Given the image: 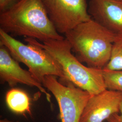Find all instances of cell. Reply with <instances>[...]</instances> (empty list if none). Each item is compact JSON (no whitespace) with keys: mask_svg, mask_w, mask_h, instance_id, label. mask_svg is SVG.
<instances>
[{"mask_svg":"<svg viewBox=\"0 0 122 122\" xmlns=\"http://www.w3.org/2000/svg\"><path fill=\"white\" fill-rule=\"evenodd\" d=\"M0 29L12 36L42 42L65 38L53 26L42 0H19L1 12Z\"/></svg>","mask_w":122,"mask_h":122,"instance_id":"cell-1","label":"cell"},{"mask_svg":"<svg viewBox=\"0 0 122 122\" xmlns=\"http://www.w3.org/2000/svg\"><path fill=\"white\" fill-rule=\"evenodd\" d=\"M116 34L92 19L66 33L65 38L81 62L103 69L110 60Z\"/></svg>","mask_w":122,"mask_h":122,"instance_id":"cell-2","label":"cell"},{"mask_svg":"<svg viewBox=\"0 0 122 122\" xmlns=\"http://www.w3.org/2000/svg\"><path fill=\"white\" fill-rule=\"evenodd\" d=\"M44 49L60 64L65 77V82L95 95L106 90L103 70L84 65L72 53L65 38L40 43L36 39L25 38Z\"/></svg>","mask_w":122,"mask_h":122,"instance_id":"cell-3","label":"cell"},{"mask_svg":"<svg viewBox=\"0 0 122 122\" xmlns=\"http://www.w3.org/2000/svg\"><path fill=\"white\" fill-rule=\"evenodd\" d=\"M25 44L0 29V45L8 50L12 57L27 66L31 74L42 84L45 76L59 77L65 82L60 64L46 50L25 38Z\"/></svg>","mask_w":122,"mask_h":122,"instance_id":"cell-4","label":"cell"},{"mask_svg":"<svg viewBox=\"0 0 122 122\" xmlns=\"http://www.w3.org/2000/svg\"><path fill=\"white\" fill-rule=\"evenodd\" d=\"M57 100L61 122H80L81 115L92 95L72 84L65 86L56 76H48L42 83Z\"/></svg>","mask_w":122,"mask_h":122,"instance_id":"cell-5","label":"cell"},{"mask_svg":"<svg viewBox=\"0 0 122 122\" xmlns=\"http://www.w3.org/2000/svg\"><path fill=\"white\" fill-rule=\"evenodd\" d=\"M48 17L60 34L92 19L86 0H42Z\"/></svg>","mask_w":122,"mask_h":122,"instance_id":"cell-6","label":"cell"},{"mask_svg":"<svg viewBox=\"0 0 122 122\" xmlns=\"http://www.w3.org/2000/svg\"><path fill=\"white\" fill-rule=\"evenodd\" d=\"M122 92L105 90L92 96L81 115L80 122H103L120 112Z\"/></svg>","mask_w":122,"mask_h":122,"instance_id":"cell-7","label":"cell"},{"mask_svg":"<svg viewBox=\"0 0 122 122\" xmlns=\"http://www.w3.org/2000/svg\"><path fill=\"white\" fill-rule=\"evenodd\" d=\"M0 80L1 84L7 83L12 88L18 84L36 87L45 95L47 100L51 102V96L43 84L35 78L29 71L23 69L7 48L2 45H0Z\"/></svg>","mask_w":122,"mask_h":122,"instance_id":"cell-8","label":"cell"},{"mask_svg":"<svg viewBox=\"0 0 122 122\" xmlns=\"http://www.w3.org/2000/svg\"><path fill=\"white\" fill-rule=\"evenodd\" d=\"M88 12L92 19L109 30L122 33V0H91Z\"/></svg>","mask_w":122,"mask_h":122,"instance_id":"cell-9","label":"cell"},{"mask_svg":"<svg viewBox=\"0 0 122 122\" xmlns=\"http://www.w3.org/2000/svg\"><path fill=\"white\" fill-rule=\"evenodd\" d=\"M7 106L12 112L32 116L30 99L26 92L21 89L12 88L6 92L5 97Z\"/></svg>","mask_w":122,"mask_h":122,"instance_id":"cell-10","label":"cell"},{"mask_svg":"<svg viewBox=\"0 0 122 122\" xmlns=\"http://www.w3.org/2000/svg\"><path fill=\"white\" fill-rule=\"evenodd\" d=\"M103 69L122 70V33L116 34L112 46L110 60Z\"/></svg>","mask_w":122,"mask_h":122,"instance_id":"cell-11","label":"cell"},{"mask_svg":"<svg viewBox=\"0 0 122 122\" xmlns=\"http://www.w3.org/2000/svg\"><path fill=\"white\" fill-rule=\"evenodd\" d=\"M103 70L106 89L122 92V70Z\"/></svg>","mask_w":122,"mask_h":122,"instance_id":"cell-12","label":"cell"},{"mask_svg":"<svg viewBox=\"0 0 122 122\" xmlns=\"http://www.w3.org/2000/svg\"><path fill=\"white\" fill-rule=\"evenodd\" d=\"M19 0H0V12L9 8Z\"/></svg>","mask_w":122,"mask_h":122,"instance_id":"cell-13","label":"cell"},{"mask_svg":"<svg viewBox=\"0 0 122 122\" xmlns=\"http://www.w3.org/2000/svg\"><path fill=\"white\" fill-rule=\"evenodd\" d=\"M120 114L115 113L107 120V122H122V103L120 107Z\"/></svg>","mask_w":122,"mask_h":122,"instance_id":"cell-14","label":"cell"},{"mask_svg":"<svg viewBox=\"0 0 122 122\" xmlns=\"http://www.w3.org/2000/svg\"><path fill=\"white\" fill-rule=\"evenodd\" d=\"M0 122H14L12 121H11L10 120H9L8 119H7V118H4V119H0Z\"/></svg>","mask_w":122,"mask_h":122,"instance_id":"cell-15","label":"cell"}]
</instances>
